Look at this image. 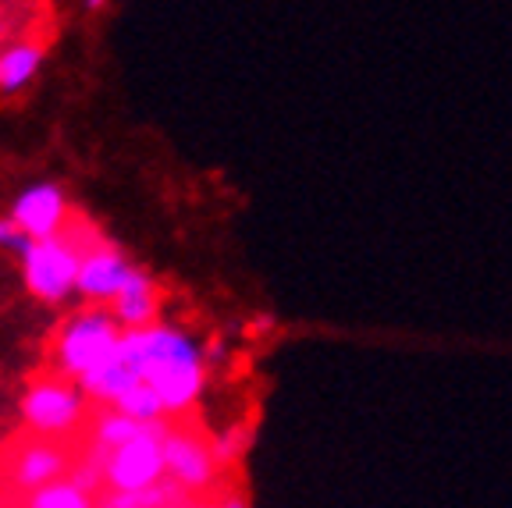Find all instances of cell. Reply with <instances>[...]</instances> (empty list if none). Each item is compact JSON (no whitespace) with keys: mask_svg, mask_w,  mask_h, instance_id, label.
<instances>
[{"mask_svg":"<svg viewBox=\"0 0 512 508\" xmlns=\"http://www.w3.org/2000/svg\"><path fill=\"white\" fill-rule=\"evenodd\" d=\"M0 36H4V8H0Z\"/></svg>","mask_w":512,"mask_h":508,"instance_id":"d6986e66","label":"cell"},{"mask_svg":"<svg viewBox=\"0 0 512 508\" xmlns=\"http://www.w3.org/2000/svg\"><path fill=\"white\" fill-rule=\"evenodd\" d=\"M32 239H25L22 231L11 224V217H0V249H11L15 256H22L25 249H29Z\"/></svg>","mask_w":512,"mask_h":508,"instance_id":"2e32d148","label":"cell"},{"mask_svg":"<svg viewBox=\"0 0 512 508\" xmlns=\"http://www.w3.org/2000/svg\"><path fill=\"white\" fill-rule=\"evenodd\" d=\"M168 420L146 423L132 441L114 448L104 462L107 491H146L168 477L164 469V437H168Z\"/></svg>","mask_w":512,"mask_h":508,"instance_id":"3957f363","label":"cell"},{"mask_svg":"<svg viewBox=\"0 0 512 508\" xmlns=\"http://www.w3.org/2000/svg\"><path fill=\"white\" fill-rule=\"evenodd\" d=\"M68 469H72V455L64 452L57 441H36V445L22 448L15 459V466H11V480H15V487H22V491H40V487H50L57 484V480L68 477Z\"/></svg>","mask_w":512,"mask_h":508,"instance_id":"30bf717a","label":"cell"},{"mask_svg":"<svg viewBox=\"0 0 512 508\" xmlns=\"http://www.w3.org/2000/svg\"><path fill=\"white\" fill-rule=\"evenodd\" d=\"M47 50L40 43H11L0 50V93H22L40 72Z\"/></svg>","mask_w":512,"mask_h":508,"instance_id":"7c38bea8","label":"cell"},{"mask_svg":"<svg viewBox=\"0 0 512 508\" xmlns=\"http://www.w3.org/2000/svg\"><path fill=\"white\" fill-rule=\"evenodd\" d=\"M128 270H132V263L125 260V253H121L118 246H111V242H104V246H96L93 253L79 260L75 292H79L82 299L93 302V306L96 302H107V306H111L114 295H118L121 285H125Z\"/></svg>","mask_w":512,"mask_h":508,"instance_id":"ba28073f","label":"cell"},{"mask_svg":"<svg viewBox=\"0 0 512 508\" xmlns=\"http://www.w3.org/2000/svg\"><path fill=\"white\" fill-rule=\"evenodd\" d=\"M143 352V381L157 391L164 416L192 409V402L207 388V359L200 342H192L182 327L150 324L136 331Z\"/></svg>","mask_w":512,"mask_h":508,"instance_id":"6da1fadb","label":"cell"},{"mask_svg":"<svg viewBox=\"0 0 512 508\" xmlns=\"http://www.w3.org/2000/svg\"><path fill=\"white\" fill-rule=\"evenodd\" d=\"M118 342H121V327L114 324V317L107 310L93 306V310L72 313L61 324V331H57V345H54L57 374L68 377V381H82L86 374H93L96 366L111 359Z\"/></svg>","mask_w":512,"mask_h":508,"instance_id":"7a4b0ae2","label":"cell"},{"mask_svg":"<svg viewBox=\"0 0 512 508\" xmlns=\"http://www.w3.org/2000/svg\"><path fill=\"white\" fill-rule=\"evenodd\" d=\"M214 508H249V501H246V494H228V498H221Z\"/></svg>","mask_w":512,"mask_h":508,"instance_id":"e0dca14e","label":"cell"},{"mask_svg":"<svg viewBox=\"0 0 512 508\" xmlns=\"http://www.w3.org/2000/svg\"><path fill=\"white\" fill-rule=\"evenodd\" d=\"M111 409L121 416H128V420H136V423H160L164 420V405H160L157 391H153L150 384H136L132 391H125Z\"/></svg>","mask_w":512,"mask_h":508,"instance_id":"5bb4252c","label":"cell"},{"mask_svg":"<svg viewBox=\"0 0 512 508\" xmlns=\"http://www.w3.org/2000/svg\"><path fill=\"white\" fill-rule=\"evenodd\" d=\"M178 508H214V505H210V501H196V498H192V501H185V505H178Z\"/></svg>","mask_w":512,"mask_h":508,"instance_id":"ac0fdd59","label":"cell"},{"mask_svg":"<svg viewBox=\"0 0 512 508\" xmlns=\"http://www.w3.org/2000/svg\"><path fill=\"white\" fill-rule=\"evenodd\" d=\"M68 217V196L57 182H36L11 203V224L22 231L25 239L40 242L57 235Z\"/></svg>","mask_w":512,"mask_h":508,"instance_id":"52a82bcc","label":"cell"},{"mask_svg":"<svg viewBox=\"0 0 512 508\" xmlns=\"http://www.w3.org/2000/svg\"><path fill=\"white\" fill-rule=\"evenodd\" d=\"M192 501L189 491L175 484L171 477H164L160 484L146 487V491H104L96 494V508H178Z\"/></svg>","mask_w":512,"mask_h":508,"instance_id":"8fae6325","label":"cell"},{"mask_svg":"<svg viewBox=\"0 0 512 508\" xmlns=\"http://www.w3.org/2000/svg\"><path fill=\"white\" fill-rule=\"evenodd\" d=\"M164 469L189 494L214 487L217 473H221L214 462V452H210V437L196 434L192 427H168V437H164Z\"/></svg>","mask_w":512,"mask_h":508,"instance_id":"8992f818","label":"cell"},{"mask_svg":"<svg viewBox=\"0 0 512 508\" xmlns=\"http://www.w3.org/2000/svg\"><path fill=\"white\" fill-rule=\"evenodd\" d=\"M253 434H256V423L239 420V423H232V427H224L217 437H210V452H214L217 469L235 466V462L253 448Z\"/></svg>","mask_w":512,"mask_h":508,"instance_id":"4fadbf2b","label":"cell"},{"mask_svg":"<svg viewBox=\"0 0 512 508\" xmlns=\"http://www.w3.org/2000/svg\"><path fill=\"white\" fill-rule=\"evenodd\" d=\"M25 508H96V498L82 494L79 487H72L68 480H57V484L32 491Z\"/></svg>","mask_w":512,"mask_h":508,"instance_id":"9a60e30c","label":"cell"},{"mask_svg":"<svg viewBox=\"0 0 512 508\" xmlns=\"http://www.w3.org/2000/svg\"><path fill=\"white\" fill-rule=\"evenodd\" d=\"M82 409H86L82 388L61 374L29 381V388H25V395H22L25 427H32L36 434L47 437V441L57 434H68V430L82 420Z\"/></svg>","mask_w":512,"mask_h":508,"instance_id":"5b68a950","label":"cell"},{"mask_svg":"<svg viewBox=\"0 0 512 508\" xmlns=\"http://www.w3.org/2000/svg\"><path fill=\"white\" fill-rule=\"evenodd\" d=\"M18 260H22L25 288L47 306H61L75 292V274H79L82 253L64 239L61 231L50 235V239L29 242V249Z\"/></svg>","mask_w":512,"mask_h":508,"instance_id":"277c9868","label":"cell"},{"mask_svg":"<svg viewBox=\"0 0 512 508\" xmlns=\"http://www.w3.org/2000/svg\"><path fill=\"white\" fill-rule=\"evenodd\" d=\"M157 310H160L157 281L150 278V270L132 267L107 313H111L114 324H118L121 331H143V327L157 324Z\"/></svg>","mask_w":512,"mask_h":508,"instance_id":"9c48e42d","label":"cell"}]
</instances>
